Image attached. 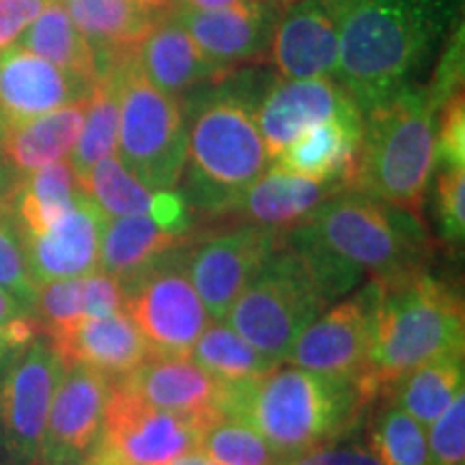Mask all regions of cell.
I'll return each mask as SVG.
<instances>
[{
	"label": "cell",
	"mask_w": 465,
	"mask_h": 465,
	"mask_svg": "<svg viewBox=\"0 0 465 465\" xmlns=\"http://www.w3.org/2000/svg\"><path fill=\"white\" fill-rule=\"evenodd\" d=\"M339 31V83L362 110L416 86L463 0H323Z\"/></svg>",
	"instance_id": "cell-1"
},
{
	"label": "cell",
	"mask_w": 465,
	"mask_h": 465,
	"mask_svg": "<svg viewBox=\"0 0 465 465\" xmlns=\"http://www.w3.org/2000/svg\"><path fill=\"white\" fill-rule=\"evenodd\" d=\"M369 407L351 383L291 364L226 386L224 399V414L252 427L282 461L353 438Z\"/></svg>",
	"instance_id": "cell-2"
},
{
	"label": "cell",
	"mask_w": 465,
	"mask_h": 465,
	"mask_svg": "<svg viewBox=\"0 0 465 465\" xmlns=\"http://www.w3.org/2000/svg\"><path fill=\"white\" fill-rule=\"evenodd\" d=\"M380 282V281H377ZM366 399H381L401 377L446 353H465L463 295L431 270L380 282Z\"/></svg>",
	"instance_id": "cell-3"
},
{
	"label": "cell",
	"mask_w": 465,
	"mask_h": 465,
	"mask_svg": "<svg viewBox=\"0 0 465 465\" xmlns=\"http://www.w3.org/2000/svg\"><path fill=\"white\" fill-rule=\"evenodd\" d=\"M438 114L440 108L424 84L410 86L366 110L362 141L345 190L422 218L435 173Z\"/></svg>",
	"instance_id": "cell-4"
},
{
	"label": "cell",
	"mask_w": 465,
	"mask_h": 465,
	"mask_svg": "<svg viewBox=\"0 0 465 465\" xmlns=\"http://www.w3.org/2000/svg\"><path fill=\"white\" fill-rule=\"evenodd\" d=\"M252 104L224 93L201 104L188 119V158L182 192L190 213L231 218L232 209L267 166Z\"/></svg>",
	"instance_id": "cell-5"
},
{
	"label": "cell",
	"mask_w": 465,
	"mask_h": 465,
	"mask_svg": "<svg viewBox=\"0 0 465 465\" xmlns=\"http://www.w3.org/2000/svg\"><path fill=\"white\" fill-rule=\"evenodd\" d=\"M302 224L330 252L380 282L431 270L438 248L420 216L358 192H339Z\"/></svg>",
	"instance_id": "cell-6"
},
{
	"label": "cell",
	"mask_w": 465,
	"mask_h": 465,
	"mask_svg": "<svg viewBox=\"0 0 465 465\" xmlns=\"http://www.w3.org/2000/svg\"><path fill=\"white\" fill-rule=\"evenodd\" d=\"M119 83V160L151 192L177 190L188 158L183 102L160 93L144 78L136 52L114 65Z\"/></svg>",
	"instance_id": "cell-7"
},
{
	"label": "cell",
	"mask_w": 465,
	"mask_h": 465,
	"mask_svg": "<svg viewBox=\"0 0 465 465\" xmlns=\"http://www.w3.org/2000/svg\"><path fill=\"white\" fill-rule=\"evenodd\" d=\"M284 235V232H282ZM330 304L304 259L282 243L235 300L224 322L274 366Z\"/></svg>",
	"instance_id": "cell-8"
},
{
	"label": "cell",
	"mask_w": 465,
	"mask_h": 465,
	"mask_svg": "<svg viewBox=\"0 0 465 465\" xmlns=\"http://www.w3.org/2000/svg\"><path fill=\"white\" fill-rule=\"evenodd\" d=\"M185 246L124 287V311L147 342L151 356H190L203 330L212 323L185 272Z\"/></svg>",
	"instance_id": "cell-9"
},
{
	"label": "cell",
	"mask_w": 465,
	"mask_h": 465,
	"mask_svg": "<svg viewBox=\"0 0 465 465\" xmlns=\"http://www.w3.org/2000/svg\"><path fill=\"white\" fill-rule=\"evenodd\" d=\"M65 364L37 334L0 375V465H39L52 397Z\"/></svg>",
	"instance_id": "cell-10"
},
{
	"label": "cell",
	"mask_w": 465,
	"mask_h": 465,
	"mask_svg": "<svg viewBox=\"0 0 465 465\" xmlns=\"http://www.w3.org/2000/svg\"><path fill=\"white\" fill-rule=\"evenodd\" d=\"M380 295L381 284L371 278L356 293L325 308L298 336L284 364L351 383L366 399Z\"/></svg>",
	"instance_id": "cell-11"
},
{
	"label": "cell",
	"mask_w": 465,
	"mask_h": 465,
	"mask_svg": "<svg viewBox=\"0 0 465 465\" xmlns=\"http://www.w3.org/2000/svg\"><path fill=\"white\" fill-rule=\"evenodd\" d=\"M282 232L257 224H237L207 235H192L183 250L185 272L212 322H224L235 300L282 243Z\"/></svg>",
	"instance_id": "cell-12"
},
{
	"label": "cell",
	"mask_w": 465,
	"mask_h": 465,
	"mask_svg": "<svg viewBox=\"0 0 465 465\" xmlns=\"http://www.w3.org/2000/svg\"><path fill=\"white\" fill-rule=\"evenodd\" d=\"M199 427L188 418L149 405L125 383L113 381L97 444L121 465H171L196 449Z\"/></svg>",
	"instance_id": "cell-13"
},
{
	"label": "cell",
	"mask_w": 465,
	"mask_h": 465,
	"mask_svg": "<svg viewBox=\"0 0 465 465\" xmlns=\"http://www.w3.org/2000/svg\"><path fill=\"white\" fill-rule=\"evenodd\" d=\"M282 7L278 3H252L203 11L177 0L168 14L185 28L213 65L235 74L237 69L270 61L272 33Z\"/></svg>",
	"instance_id": "cell-14"
},
{
	"label": "cell",
	"mask_w": 465,
	"mask_h": 465,
	"mask_svg": "<svg viewBox=\"0 0 465 465\" xmlns=\"http://www.w3.org/2000/svg\"><path fill=\"white\" fill-rule=\"evenodd\" d=\"M113 381L83 364H67L52 397L39 465L86 457L102 438Z\"/></svg>",
	"instance_id": "cell-15"
},
{
	"label": "cell",
	"mask_w": 465,
	"mask_h": 465,
	"mask_svg": "<svg viewBox=\"0 0 465 465\" xmlns=\"http://www.w3.org/2000/svg\"><path fill=\"white\" fill-rule=\"evenodd\" d=\"M362 110L336 78L278 80L254 110L267 158L276 160L295 138L330 119H356Z\"/></svg>",
	"instance_id": "cell-16"
},
{
	"label": "cell",
	"mask_w": 465,
	"mask_h": 465,
	"mask_svg": "<svg viewBox=\"0 0 465 465\" xmlns=\"http://www.w3.org/2000/svg\"><path fill=\"white\" fill-rule=\"evenodd\" d=\"M270 61L282 80L336 78L339 31L323 0H289L278 15Z\"/></svg>",
	"instance_id": "cell-17"
},
{
	"label": "cell",
	"mask_w": 465,
	"mask_h": 465,
	"mask_svg": "<svg viewBox=\"0 0 465 465\" xmlns=\"http://www.w3.org/2000/svg\"><path fill=\"white\" fill-rule=\"evenodd\" d=\"M116 381L125 383L149 405L188 418L199 433L207 422L224 414L226 386L190 356H151Z\"/></svg>",
	"instance_id": "cell-18"
},
{
	"label": "cell",
	"mask_w": 465,
	"mask_h": 465,
	"mask_svg": "<svg viewBox=\"0 0 465 465\" xmlns=\"http://www.w3.org/2000/svg\"><path fill=\"white\" fill-rule=\"evenodd\" d=\"M93 84L20 45L0 52V114L5 125L25 124L91 95Z\"/></svg>",
	"instance_id": "cell-19"
},
{
	"label": "cell",
	"mask_w": 465,
	"mask_h": 465,
	"mask_svg": "<svg viewBox=\"0 0 465 465\" xmlns=\"http://www.w3.org/2000/svg\"><path fill=\"white\" fill-rule=\"evenodd\" d=\"M106 218L84 192L74 207L42 235L22 240L33 281L39 284L61 278H80L100 267V242Z\"/></svg>",
	"instance_id": "cell-20"
},
{
	"label": "cell",
	"mask_w": 465,
	"mask_h": 465,
	"mask_svg": "<svg viewBox=\"0 0 465 465\" xmlns=\"http://www.w3.org/2000/svg\"><path fill=\"white\" fill-rule=\"evenodd\" d=\"M136 63L144 78L168 97L183 102L201 86H220L232 78L213 65L174 17L162 14L147 39L138 45Z\"/></svg>",
	"instance_id": "cell-21"
},
{
	"label": "cell",
	"mask_w": 465,
	"mask_h": 465,
	"mask_svg": "<svg viewBox=\"0 0 465 465\" xmlns=\"http://www.w3.org/2000/svg\"><path fill=\"white\" fill-rule=\"evenodd\" d=\"M50 342L65 366H89L108 375L110 380H121L134 373L144 360L151 358L147 342L125 311L100 319L84 317L67 334Z\"/></svg>",
	"instance_id": "cell-22"
},
{
	"label": "cell",
	"mask_w": 465,
	"mask_h": 465,
	"mask_svg": "<svg viewBox=\"0 0 465 465\" xmlns=\"http://www.w3.org/2000/svg\"><path fill=\"white\" fill-rule=\"evenodd\" d=\"M89 97L25 124L5 125L0 136V164L14 179L63 160L74 149Z\"/></svg>",
	"instance_id": "cell-23"
},
{
	"label": "cell",
	"mask_w": 465,
	"mask_h": 465,
	"mask_svg": "<svg viewBox=\"0 0 465 465\" xmlns=\"http://www.w3.org/2000/svg\"><path fill=\"white\" fill-rule=\"evenodd\" d=\"M339 192H345L339 182H311L272 168L243 192L231 216L243 220V224L289 231Z\"/></svg>",
	"instance_id": "cell-24"
},
{
	"label": "cell",
	"mask_w": 465,
	"mask_h": 465,
	"mask_svg": "<svg viewBox=\"0 0 465 465\" xmlns=\"http://www.w3.org/2000/svg\"><path fill=\"white\" fill-rule=\"evenodd\" d=\"M63 5L95 52L100 75L121 56L136 52L162 15L130 0H65Z\"/></svg>",
	"instance_id": "cell-25"
},
{
	"label": "cell",
	"mask_w": 465,
	"mask_h": 465,
	"mask_svg": "<svg viewBox=\"0 0 465 465\" xmlns=\"http://www.w3.org/2000/svg\"><path fill=\"white\" fill-rule=\"evenodd\" d=\"M362 125L364 116L323 121L295 138L272 168L311 182H339L345 188L362 141Z\"/></svg>",
	"instance_id": "cell-26"
},
{
	"label": "cell",
	"mask_w": 465,
	"mask_h": 465,
	"mask_svg": "<svg viewBox=\"0 0 465 465\" xmlns=\"http://www.w3.org/2000/svg\"><path fill=\"white\" fill-rule=\"evenodd\" d=\"M190 240L192 232L168 231L151 216L108 218L102 229L100 270L125 287Z\"/></svg>",
	"instance_id": "cell-27"
},
{
	"label": "cell",
	"mask_w": 465,
	"mask_h": 465,
	"mask_svg": "<svg viewBox=\"0 0 465 465\" xmlns=\"http://www.w3.org/2000/svg\"><path fill=\"white\" fill-rule=\"evenodd\" d=\"M80 183L69 160H58L15 179L3 205L20 240L42 235L58 223L80 196Z\"/></svg>",
	"instance_id": "cell-28"
},
{
	"label": "cell",
	"mask_w": 465,
	"mask_h": 465,
	"mask_svg": "<svg viewBox=\"0 0 465 465\" xmlns=\"http://www.w3.org/2000/svg\"><path fill=\"white\" fill-rule=\"evenodd\" d=\"M465 353H446L401 377L381 399H391L424 429L463 392Z\"/></svg>",
	"instance_id": "cell-29"
},
{
	"label": "cell",
	"mask_w": 465,
	"mask_h": 465,
	"mask_svg": "<svg viewBox=\"0 0 465 465\" xmlns=\"http://www.w3.org/2000/svg\"><path fill=\"white\" fill-rule=\"evenodd\" d=\"M17 42H20L17 44L20 48L78 75L84 83L95 84L97 75H100L95 52L91 50V45L75 28L65 5L58 3V0H50L45 5L37 20L26 28Z\"/></svg>",
	"instance_id": "cell-30"
},
{
	"label": "cell",
	"mask_w": 465,
	"mask_h": 465,
	"mask_svg": "<svg viewBox=\"0 0 465 465\" xmlns=\"http://www.w3.org/2000/svg\"><path fill=\"white\" fill-rule=\"evenodd\" d=\"M116 144H119V83H116V69L108 67L93 84L83 130L69 153V164L78 183L97 162L114 153Z\"/></svg>",
	"instance_id": "cell-31"
},
{
	"label": "cell",
	"mask_w": 465,
	"mask_h": 465,
	"mask_svg": "<svg viewBox=\"0 0 465 465\" xmlns=\"http://www.w3.org/2000/svg\"><path fill=\"white\" fill-rule=\"evenodd\" d=\"M190 358L224 386H242L276 369L226 322L209 323L192 347Z\"/></svg>",
	"instance_id": "cell-32"
},
{
	"label": "cell",
	"mask_w": 465,
	"mask_h": 465,
	"mask_svg": "<svg viewBox=\"0 0 465 465\" xmlns=\"http://www.w3.org/2000/svg\"><path fill=\"white\" fill-rule=\"evenodd\" d=\"M80 190L95 203L104 218L149 216L153 192L127 171L119 155H106L80 182Z\"/></svg>",
	"instance_id": "cell-33"
},
{
	"label": "cell",
	"mask_w": 465,
	"mask_h": 465,
	"mask_svg": "<svg viewBox=\"0 0 465 465\" xmlns=\"http://www.w3.org/2000/svg\"><path fill=\"white\" fill-rule=\"evenodd\" d=\"M369 446L381 465H431L427 429L391 399H383L373 414Z\"/></svg>",
	"instance_id": "cell-34"
},
{
	"label": "cell",
	"mask_w": 465,
	"mask_h": 465,
	"mask_svg": "<svg viewBox=\"0 0 465 465\" xmlns=\"http://www.w3.org/2000/svg\"><path fill=\"white\" fill-rule=\"evenodd\" d=\"M196 450L218 465H282V459L246 422L218 416L201 429Z\"/></svg>",
	"instance_id": "cell-35"
},
{
	"label": "cell",
	"mask_w": 465,
	"mask_h": 465,
	"mask_svg": "<svg viewBox=\"0 0 465 465\" xmlns=\"http://www.w3.org/2000/svg\"><path fill=\"white\" fill-rule=\"evenodd\" d=\"M33 317L37 322L39 334L50 341L75 328L84 319L83 276L39 284Z\"/></svg>",
	"instance_id": "cell-36"
},
{
	"label": "cell",
	"mask_w": 465,
	"mask_h": 465,
	"mask_svg": "<svg viewBox=\"0 0 465 465\" xmlns=\"http://www.w3.org/2000/svg\"><path fill=\"white\" fill-rule=\"evenodd\" d=\"M435 216L441 246L457 257L465 240V168H441L438 173Z\"/></svg>",
	"instance_id": "cell-37"
},
{
	"label": "cell",
	"mask_w": 465,
	"mask_h": 465,
	"mask_svg": "<svg viewBox=\"0 0 465 465\" xmlns=\"http://www.w3.org/2000/svg\"><path fill=\"white\" fill-rule=\"evenodd\" d=\"M0 289L14 295L26 311L33 312L39 287L28 270L20 232L11 223L3 201H0Z\"/></svg>",
	"instance_id": "cell-38"
},
{
	"label": "cell",
	"mask_w": 465,
	"mask_h": 465,
	"mask_svg": "<svg viewBox=\"0 0 465 465\" xmlns=\"http://www.w3.org/2000/svg\"><path fill=\"white\" fill-rule=\"evenodd\" d=\"M431 465H465V392L427 427Z\"/></svg>",
	"instance_id": "cell-39"
},
{
	"label": "cell",
	"mask_w": 465,
	"mask_h": 465,
	"mask_svg": "<svg viewBox=\"0 0 465 465\" xmlns=\"http://www.w3.org/2000/svg\"><path fill=\"white\" fill-rule=\"evenodd\" d=\"M465 35H463V17L457 20L452 31L441 45L438 65H435L431 78L424 84L429 97L435 102V106L441 110L446 102L459 91H463V72H465Z\"/></svg>",
	"instance_id": "cell-40"
},
{
	"label": "cell",
	"mask_w": 465,
	"mask_h": 465,
	"mask_svg": "<svg viewBox=\"0 0 465 465\" xmlns=\"http://www.w3.org/2000/svg\"><path fill=\"white\" fill-rule=\"evenodd\" d=\"M37 334L39 328L33 312L0 289V375Z\"/></svg>",
	"instance_id": "cell-41"
},
{
	"label": "cell",
	"mask_w": 465,
	"mask_h": 465,
	"mask_svg": "<svg viewBox=\"0 0 465 465\" xmlns=\"http://www.w3.org/2000/svg\"><path fill=\"white\" fill-rule=\"evenodd\" d=\"M435 164L465 168V102L463 91L452 95L440 110L435 132Z\"/></svg>",
	"instance_id": "cell-42"
},
{
	"label": "cell",
	"mask_w": 465,
	"mask_h": 465,
	"mask_svg": "<svg viewBox=\"0 0 465 465\" xmlns=\"http://www.w3.org/2000/svg\"><path fill=\"white\" fill-rule=\"evenodd\" d=\"M124 287L113 274L97 267L95 272L83 276V311L86 319H100L124 312Z\"/></svg>",
	"instance_id": "cell-43"
},
{
	"label": "cell",
	"mask_w": 465,
	"mask_h": 465,
	"mask_svg": "<svg viewBox=\"0 0 465 465\" xmlns=\"http://www.w3.org/2000/svg\"><path fill=\"white\" fill-rule=\"evenodd\" d=\"M282 465H381V461L369 444L347 438L304 452V455L287 459Z\"/></svg>",
	"instance_id": "cell-44"
},
{
	"label": "cell",
	"mask_w": 465,
	"mask_h": 465,
	"mask_svg": "<svg viewBox=\"0 0 465 465\" xmlns=\"http://www.w3.org/2000/svg\"><path fill=\"white\" fill-rule=\"evenodd\" d=\"M50 0H0V52L15 45Z\"/></svg>",
	"instance_id": "cell-45"
},
{
	"label": "cell",
	"mask_w": 465,
	"mask_h": 465,
	"mask_svg": "<svg viewBox=\"0 0 465 465\" xmlns=\"http://www.w3.org/2000/svg\"><path fill=\"white\" fill-rule=\"evenodd\" d=\"M188 7L212 11V9H226V7H237V5H252V3H278L287 5L289 0H182Z\"/></svg>",
	"instance_id": "cell-46"
},
{
	"label": "cell",
	"mask_w": 465,
	"mask_h": 465,
	"mask_svg": "<svg viewBox=\"0 0 465 465\" xmlns=\"http://www.w3.org/2000/svg\"><path fill=\"white\" fill-rule=\"evenodd\" d=\"M171 465H218V463H213L207 455H203L201 450L194 449V450L185 452V455L174 459Z\"/></svg>",
	"instance_id": "cell-47"
},
{
	"label": "cell",
	"mask_w": 465,
	"mask_h": 465,
	"mask_svg": "<svg viewBox=\"0 0 465 465\" xmlns=\"http://www.w3.org/2000/svg\"><path fill=\"white\" fill-rule=\"evenodd\" d=\"M130 3L138 5V7L147 11H153V14H166V11H171L174 7L177 0H130Z\"/></svg>",
	"instance_id": "cell-48"
},
{
	"label": "cell",
	"mask_w": 465,
	"mask_h": 465,
	"mask_svg": "<svg viewBox=\"0 0 465 465\" xmlns=\"http://www.w3.org/2000/svg\"><path fill=\"white\" fill-rule=\"evenodd\" d=\"M91 455H93V465H121L119 461H114V459L110 457L100 444L91 450Z\"/></svg>",
	"instance_id": "cell-49"
},
{
	"label": "cell",
	"mask_w": 465,
	"mask_h": 465,
	"mask_svg": "<svg viewBox=\"0 0 465 465\" xmlns=\"http://www.w3.org/2000/svg\"><path fill=\"white\" fill-rule=\"evenodd\" d=\"M52 465H93V455L89 452L86 457L74 459V461H65V463H52Z\"/></svg>",
	"instance_id": "cell-50"
}]
</instances>
